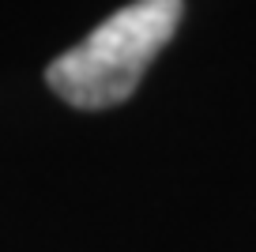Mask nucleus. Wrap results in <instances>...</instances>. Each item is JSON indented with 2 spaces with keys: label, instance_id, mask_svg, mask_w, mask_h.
I'll list each match as a JSON object with an SVG mask.
<instances>
[{
  "label": "nucleus",
  "instance_id": "1",
  "mask_svg": "<svg viewBox=\"0 0 256 252\" xmlns=\"http://www.w3.org/2000/svg\"><path fill=\"white\" fill-rule=\"evenodd\" d=\"M184 0H132L98 23L76 49L46 68V83L76 110H110L140 87L151 60L170 46Z\"/></svg>",
  "mask_w": 256,
  "mask_h": 252
}]
</instances>
